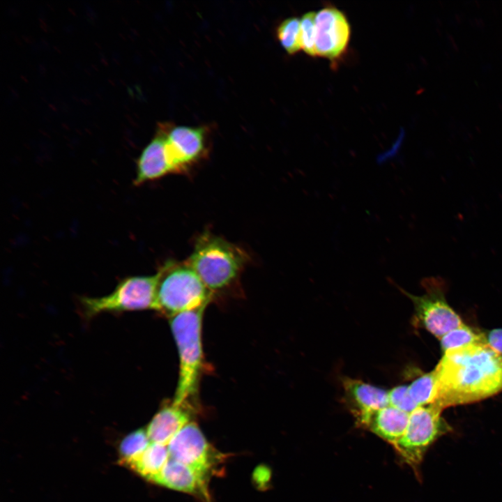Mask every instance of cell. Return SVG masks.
I'll list each match as a JSON object with an SVG mask.
<instances>
[{
	"label": "cell",
	"instance_id": "1",
	"mask_svg": "<svg viewBox=\"0 0 502 502\" xmlns=\"http://www.w3.org/2000/svg\"><path fill=\"white\" fill-rule=\"evenodd\" d=\"M441 409L476 402L502 391V356L487 344L449 350L434 369Z\"/></svg>",
	"mask_w": 502,
	"mask_h": 502
},
{
	"label": "cell",
	"instance_id": "2",
	"mask_svg": "<svg viewBox=\"0 0 502 502\" xmlns=\"http://www.w3.org/2000/svg\"><path fill=\"white\" fill-rule=\"evenodd\" d=\"M206 307L178 314L169 325L179 358L178 383L172 403L190 407L197 396L203 367L201 325Z\"/></svg>",
	"mask_w": 502,
	"mask_h": 502
},
{
	"label": "cell",
	"instance_id": "3",
	"mask_svg": "<svg viewBox=\"0 0 502 502\" xmlns=\"http://www.w3.org/2000/svg\"><path fill=\"white\" fill-rule=\"evenodd\" d=\"M245 252L225 239L205 231L196 240L186 263L213 293L226 289L247 261Z\"/></svg>",
	"mask_w": 502,
	"mask_h": 502
},
{
	"label": "cell",
	"instance_id": "4",
	"mask_svg": "<svg viewBox=\"0 0 502 502\" xmlns=\"http://www.w3.org/2000/svg\"><path fill=\"white\" fill-rule=\"evenodd\" d=\"M161 270L157 290L158 312L170 318L207 306L212 292L186 262L167 261Z\"/></svg>",
	"mask_w": 502,
	"mask_h": 502
},
{
	"label": "cell",
	"instance_id": "5",
	"mask_svg": "<svg viewBox=\"0 0 502 502\" xmlns=\"http://www.w3.org/2000/svg\"><path fill=\"white\" fill-rule=\"evenodd\" d=\"M161 275L160 268L154 275L128 277L108 295L81 298L84 317L89 319L105 312L158 311L157 290Z\"/></svg>",
	"mask_w": 502,
	"mask_h": 502
},
{
	"label": "cell",
	"instance_id": "6",
	"mask_svg": "<svg viewBox=\"0 0 502 502\" xmlns=\"http://www.w3.org/2000/svg\"><path fill=\"white\" fill-rule=\"evenodd\" d=\"M443 409L434 404L418 406L409 413L406 430L393 446L402 459L416 466L429 446L450 428L441 417Z\"/></svg>",
	"mask_w": 502,
	"mask_h": 502
},
{
	"label": "cell",
	"instance_id": "7",
	"mask_svg": "<svg viewBox=\"0 0 502 502\" xmlns=\"http://www.w3.org/2000/svg\"><path fill=\"white\" fill-rule=\"evenodd\" d=\"M423 285L426 293L421 296L404 291L413 304L414 324L423 327L439 339L464 324L445 298L444 283L441 279L426 278Z\"/></svg>",
	"mask_w": 502,
	"mask_h": 502
},
{
	"label": "cell",
	"instance_id": "8",
	"mask_svg": "<svg viewBox=\"0 0 502 502\" xmlns=\"http://www.w3.org/2000/svg\"><path fill=\"white\" fill-rule=\"evenodd\" d=\"M316 53L336 63L344 56L350 40L351 26L346 15L334 6L316 13Z\"/></svg>",
	"mask_w": 502,
	"mask_h": 502
},
{
	"label": "cell",
	"instance_id": "9",
	"mask_svg": "<svg viewBox=\"0 0 502 502\" xmlns=\"http://www.w3.org/2000/svg\"><path fill=\"white\" fill-rule=\"evenodd\" d=\"M167 153L174 173L199 161L206 153V128L162 124Z\"/></svg>",
	"mask_w": 502,
	"mask_h": 502
},
{
	"label": "cell",
	"instance_id": "10",
	"mask_svg": "<svg viewBox=\"0 0 502 502\" xmlns=\"http://www.w3.org/2000/svg\"><path fill=\"white\" fill-rule=\"evenodd\" d=\"M169 458L206 476L213 464L212 448L198 425L190 422L167 445Z\"/></svg>",
	"mask_w": 502,
	"mask_h": 502
},
{
	"label": "cell",
	"instance_id": "11",
	"mask_svg": "<svg viewBox=\"0 0 502 502\" xmlns=\"http://www.w3.org/2000/svg\"><path fill=\"white\" fill-rule=\"evenodd\" d=\"M174 173L165 144V134L160 126L157 134L142 150L137 161L135 185L156 180Z\"/></svg>",
	"mask_w": 502,
	"mask_h": 502
},
{
	"label": "cell",
	"instance_id": "12",
	"mask_svg": "<svg viewBox=\"0 0 502 502\" xmlns=\"http://www.w3.org/2000/svg\"><path fill=\"white\" fill-rule=\"evenodd\" d=\"M358 423L394 446L404 434L409 413L388 405L380 409L356 415Z\"/></svg>",
	"mask_w": 502,
	"mask_h": 502
},
{
	"label": "cell",
	"instance_id": "13",
	"mask_svg": "<svg viewBox=\"0 0 502 502\" xmlns=\"http://www.w3.org/2000/svg\"><path fill=\"white\" fill-rule=\"evenodd\" d=\"M190 408L174 403L162 407L146 427L150 441L167 446L172 439L190 423Z\"/></svg>",
	"mask_w": 502,
	"mask_h": 502
},
{
	"label": "cell",
	"instance_id": "14",
	"mask_svg": "<svg viewBox=\"0 0 502 502\" xmlns=\"http://www.w3.org/2000/svg\"><path fill=\"white\" fill-rule=\"evenodd\" d=\"M152 482L174 490L208 496L206 476L170 458Z\"/></svg>",
	"mask_w": 502,
	"mask_h": 502
},
{
	"label": "cell",
	"instance_id": "15",
	"mask_svg": "<svg viewBox=\"0 0 502 502\" xmlns=\"http://www.w3.org/2000/svg\"><path fill=\"white\" fill-rule=\"evenodd\" d=\"M342 385L345 396L351 404L355 416L389 405L388 392L384 389L349 378L344 379Z\"/></svg>",
	"mask_w": 502,
	"mask_h": 502
},
{
	"label": "cell",
	"instance_id": "16",
	"mask_svg": "<svg viewBox=\"0 0 502 502\" xmlns=\"http://www.w3.org/2000/svg\"><path fill=\"white\" fill-rule=\"evenodd\" d=\"M169 459L167 446L151 443L139 458L129 467L152 482L160 474Z\"/></svg>",
	"mask_w": 502,
	"mask_h": 502
},
{
	"label": "cell",
	"instance_id": "17",
	"mask_svg": "<svg viewBox=\"0 0 502 502\" xmlns=\"http://www.w3.org/2000/svg\"><path fill=\"white\" fill-rule=\"evenodd\" d=\"M151 443L146 429H139L128 434L119 446L121 463L130 466L139 458Z\"/></svg>",
	"mask_w": 502,
	"mask_h": 502
},
{
	"label": "cell",
	"instance_id": "18",
	"mask_svg": "<svg viewBox=\"0 0 502 502\" xmlns=\"http://www.w3.org/2000/svg\"><path fill=\"white\" fill-rule=\"evenodd\" d=\"M408 387L411 398L418 406L434 404L437 395V379L434 370L420 376Z\"/></svg>",
	"mask_w": 502,
	"mask_h": 502
},
{
	"label": "cell",
	"instance_id": "19",
	"mask_svg": "<svg viewBox=\"0 0 502 502\" xmlns=\"http://www.w3.org/2000/svg\"><path fill=\"white\" fill-rule=\"evenodd\" d=\"M440 341L444 352L471 345L487 344L484 333H478L465 324L448 332Z\"/></svg>",
	"mask_w": 502,
	"mask_h": 502
},
{
	"label": "cell",
	"instance_id": "20",
	"mask_svg": "<svg viewBox=\"0 0 502 502\" xmlns=\"http://www.w3.org/2000/svg\"><path fill=\"white\" fill-rule=\"evenodd\" d=\"M276 36L280 45L289 54L302 49L301 20L298 17H290L284 20L277 27Z\"/></svg>",
	"mask_w": 502,
	"mask_h": 502
},
{
	"label": "cell",
	"instance_id": "21",
	"mask_svg": "<svg viewBox=\"0 0 502 502\" xmlns=\"http://www.w3.org/2000/svg\"><path fill=\"white\" fill-rule=\"evenodd\" d=\"M316 13H305L301 19V47L309 56H316Z\"/></svg>",
	"mask_w": 502,
	"mask_h": 502
},
{
	"label": "cell",
	"instance_id": "22",
	"mask_svg": "<svg viewBox=\"0 0 502 502\" xmlns=\"http://www.w3.org/2000/svg\"><path fill=\"white\" fill-rule=\"evenodd\" d=\"M388 392L389 405L408 413L418 407L409 394L408 386H398Z\"/></svg>",
	"mask_w": 502,
	"mask_h": 502
},
{
	"label": "cell",
	"instance_id": "23",
	"mask_svg": "<svg viewBox=\"0 0 502 502\" xmlns=\"http://www.w3.org/2000/svg\"><path fill=\"white\" fill-rule=\"evenodd\" d=\"M484 335L487 345L502 356V328L492 330Z\"/></svg>",
	"mask_w": 502,
	"mask_h": 502
}]
</instances>
